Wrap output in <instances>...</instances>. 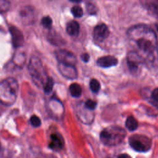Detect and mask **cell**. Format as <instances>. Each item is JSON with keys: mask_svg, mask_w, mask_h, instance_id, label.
<instances>
[{"mask_svg": "<svg viewBox=\"0 0 158 158\" xmlns=\"http://www.w3.org/2000/svg\"><path fill=\"white\" fill-rule=\"evenodd\" d=\"M130 45L149 67L158 65V40L155 31L143 24L131 27L127 32Z\"/></svg>", "mask_w": 158, "mask_h": 158, "instance_id": "obj_1", "label": "cell"}, {"mask_svg": "<svg viewBox=\"0 0 158 158\" xmlns=\"http://www.w3.org/2000/svg\"><path fill=\"white\" fill-rule=\"evenodd\" d=\"M19 93V83L12 77L0 81V103L6 106H10L16 101Z\"/></svg>", "mask_w": 158, "mask_h": 158, "instance_id": "obj_2", "label": "cell"}, {"mask_svg": "<svg viewBox=\"0 0 158 158\" xmlns=\"http://www.w3.org/2000/svg\"><path fill=\"white\" fill-rule=\"evenodd\" d=\"M125 136L126 132L123 128L112 125L104 128L101 132L100 139L106 146H115L121 143Z\"/></svg>", "mask_w": 158, "mask_h": 158, "instance_id": "obj_3", "label": "cell"}, {"mask_svg": "<svg viewBox=\"0 0 158 158\" xmlns=\"http://www.w3.org/2000/svg\"><path fill=\"white\" fill-rule=\"evenodd\" d=\"M28 69L35 84L43 88L49 77H47L41 60L36 56H32L29 61Z\"/></svg>", "mask_w": 158, "mask_h": 158, "instance_id": "obj_4", "label": "cell"}, {"mask_svg": "<svg viewBox=\"0 0 158 158\" xmlns=\"http://www.w3.org/2000/svg\"><path fill=\"white\" fill-rule=\"evenodd\" d=\"M129 144L132 149L138 152H146L150 149L151 142L146 136L135 135L129 138Z\"/></svg>", "mask_w": 158, "mask_h": 158, "instance_id": "obj_5", "label": "cell"}, {"mask_svg": "<svg viewBox=\"0 0 158 158\" xmlns=\"http://www.w3.org/2000/svg\"><path fill=\"white\" fill-rule=\"evenodd\" d=\"M127 62L130 73L133 75H138L141 72L142 64H144L140 56L134 51L127 54Z\"/></svg>", "mask_w": 158, "mask_h": 158, "instance_id": "obj_6", "label": "cell"}, {"mask_svg": "<svg viewBox=\"0 0 158 158\" xmlns=\"http://www.w3.org/2000/svg\"><path fill=\"white\" fill-rule=\"evenodd\" d=\"M19 16L24 25H31L35 20V9L31 6H23L19 10Z\"/></svg>", "mask_w": 158, "mask_h": 158, "instance_id": "obj_7", "label": "cell"}, {"mask_svg": "<svg viewBox=\"0 0 158 158\" xmlns=\"http://www.w3.org/2000/svg\"><path fill=\"white\" fill-rule=\"evenodd\" d=\"M55 56L59 63L75 65L77 62L75 54L67 49H58L56 51Z\"/></svg>", "mask_w": 158, "mask_h": 158, "instance_id": "obj_8", "label": "cell"}, {"mask_svg": "<svg viewBox=\"0 0 158 158\" xmlns=\"http://www.w3.org/2000/svg\"><path fill=\"white\" fill-rule=\"evenodd\" d=\"M58 69L61 75L69 80H74L77 78V70L75 65L58 63Z\"/></svg>", "mask_w": 158, "mask_h": 158, "instance_id": "obj_9", "label": "cell"}, {"mask_svg": "<svg viewBox=\"0 0 158 158\" xmlns=\"http://www.w3.org/2000/svg\"><path fill=\"white\" fill-rule=\"evenodd\" d=\"M9 32L11 35L12 43L14 48H19L24 43V36L21 30L16 27L11 26L9 28Z\"/></svg>", "mask_w": 158, "mask_h": 158, "instance_id": "obj_10", "label": "cell"}, {"mask_svg": "<svg viewBox=\"0 0 158 158\" xmlns=\"http://www.w3.org/2000/svg\"><path fill=\"white\" fill-rule=\"evenodd\" d=\"M110 31L107 26L104 23L98 25L93 30V36L95 40L101 42L109 35Z\"/></svg>", "mask_w": 158, "mask_h": 158, "instance_id": "obj_11", "label": "cell"}, {"mask_svg": "<svg viewBox=\"0 0 158 158\" xmlns=\"http://www.w3.org/2000/svg\"><path fill=\"white\" fill-rule=\"evenodd\" d=\"M64 145V141L62 137L58 133H52L50 136L49 148L56 151L61 150Z\"/></svg>", "mask_w": 158, "mask_h": 158, "instance_id": "obj_12", "label": "cell"}, {"mask_svg": "<svg viewBox=\"0 0 158 158\" xmlns=\"http://www.w3.org/2000/svg\"><path fill=\"white\" fill-rule=\"evenodd\" d=\"M97 65L102 68H109L115 66L118 63L116 57L112 56H106L99 58L96 62Z\"/></svg>", "mask_w": 158, "mask_h": 158, "instance_id": "obj_13", "label": "cell"}, {"mask_svg": "<svg viewBox=\"0 0 158 158\" xmlns=\"http://www.w3.org/2000/svg\"><path fill=\"white\" fill-rule=\"evenodd\" d=\"M141 3L151 15H154L158 19V0L144 1Z\"/></svg>", "mask_w": 158, "mask_h": 158, "instance_id": "obj_14", "label": "cell"}, {"mask_svg": "<svg viewBox=\"0 0 158 158\" xmlns=\"http://www.w3.org/2000/svg\"><path fill=\"white\" fill-rule=\"evenodd\" d=\"M66 31L70 36H77L80 32L79 23L75 20L70 21L67 24Z\"/></svg>", "mask_w": 158, "mask_h": 158, "instance_id": "obj_15", "label": "cell"}, {"mask_svg": "<svg viewBox=\"0 0 158 158\" xmlns=\"http://www.w3.org/2000/svg\"><path fill=\"white\" fill-rule=\"evenodd\" d=\"M69 91L72 97L77 98L81 96L82 89L80 85L78 83H72L69 86Z\"/></svg>", "mask_w": 158, "mask_h": 158, "instance_id": "obj_16", "label": "cell"}, {"mask_svg": "<svg viewBox=\"0 0 158 158\" xmlns=\"http://www.w3.org/2000/svg\"><path fill=\"white\" fill-rule=\"evenodd\" d=\"M125 126L128 130L134 131L138 128V123L136 119L133 115H130L126 120Z\"/></svg>", "mask_w": 158, "mask_h": 158, "instance_id": "obj_17", "label": "cell"}, {"mask_svg": "<svg viewBox=\"0 0 158 158\" xmlns=\"http://www.w3.org/2000/svg\"><path fill=\"white\" fill-rule=\"evenodd\" d=\"M53 86H54V81H53L52 78L51 77H48V80H46V83H44V86H43L44 92L46 94H49L52 91Z\"/></svg>", "mask_w": 158, "mask_h": 158, "instance_id": "obj_18", "label": "cell"}, {"mask_svg": "<svg viewBox=\"0 0 158 158\" xmlns=\"http://www.w3.org/2000/svg\"><path fill=\"white\" fill-rule=\"evenodd\" d=\"M89 87L92 92L94 93H98L100 90V88H101L100 83L96 79L93 78L89 81Z\"/></svg>", "mask_w": 158, "mask_h": 158, "instance_id": "obj_19", "label": "cell"}, {"mask_svg": "<svg viewBox=\"0 0 158 158\" xmlns=\"http://www.w3.org/2000/svg\"><path fill=\"white\" fill-rule=\"evenodd\" d=\"M71 12L72 13L73 15L75 17H77V18L81 17L83 15V12L82 8L80 6H78V5L74 6H73L72 7Z\"/></svg>", "mask_w": 158, "mask_h": 158, "instance_id": "obj_20", "label": "cell"}, {"mask_svg": "<svg viewBox=\"0 0 158 158\" xmlns=\"http://www.w3.org/2000/svg\"><path fill=\"white\" fill-rule=\"evenodd\" d=\"M10 2L7 0H0V14L4 13L8 10Z\"/></svg>", "mask_w": 158, "mask_h": 158, "instance_id": "obj_21", "label": "cell"}, {"mask_svg": "<svg viewBox=\"0 0 158 158\" xmlns=\"http://www.w3.org/2000/svg\"><path fill=\"white\" fill-rule=\"evenodd\" d=\"M30 122L33 127H36V128L39 127L41 123L40 118L36 115H33L30 117Z\"/></svg>", "mask_w": 158, "mask_h": 158, "instance_id": "obj_22", "label": "cell"}, {"mask_svg": "<svg viewBox=\"0 0 158 158\" xmlns=\"http://www.w3.org/2000/svg\"><path fill=\"white\" fill-rule=\"evenodd\" d=\"M52 19L49 16L44 17L41 19V24L44 28H50L52 26Z\"/></svg>", "mask_w": 158, "mask_h": 158, "instance_id": "obj_23", "label": "cell"}, {"mask_svg": "<svg viewBox=\"0 0 158 158\" xmlns=\"http://www.w3.org/2000/svg\"><path fill=\"white\" fill-rule=\"evenodd\" d=\"M14 59H15V63L17 64V65L20 66V65H22L23 64L25 60V56L24 54L22 53H19L17 54V55L15 56Z\"/></svg>", "mask_w": 158, "mask_h": 158, "instance_id": "obj_24", "label": "cell"}, {"mask_svg": "<svg viewBox=\"0 0 158 158\" xmlns=\"http://www.w3.org/2000/svg\"><path fill=\"white\" fill-rule=\"evenodd\" d=\"M97 106V103L96 101H93V100H91V99H88L86 102H85V107L88 109V110H94L96 107Z\"/></svg>", "mask_w": 158, "mask_h": 158, "instance_id": "obj_25", "label": "cell"}, {"mask_svg": "<svg viewBox=\"0 0 158 158\" xmlns=\"http://www.w3.org/2000/svg\"><path fill=\"white\" fill-rule=\"evenodd\" d=\"M87 11L90 14H94L96 13V7L92 3H88L86 6Z\"/></svg>", "mask_w": 158, "mask_h": 158, "instance_id": "obj_26", "label": "cell"}, {"mask_svg": "<svg viewBox=\"0 0 158 158\" xmlns=\"http://www.w3.org/2000/svg\"><path fill=\"white\" fill-rule=\"evenodd\" d=\"M151 98L152 99L155 101L156 102H158V88H155L152 91L151 94Z\"/></svg>", "mask_w": 158, "mask_h": 158, "instance_id": "obj_27", "label": "cell"}, {"mask_svg": "<svg viewBox=\"0 0 158 158\" xmlns=\"http://www.w3.org/2000/svg\"><path fill=\"white\" fill-rule=\"evenodd\" d=\"M81 59H82V60L85 62H87L89 61V55L87 53H84L83 54L81 55Z\"/></svg>", "mask_w": 158, "mask_h": 158, "instance_id": "obj_28", "label": "cell"}, {"mask_svg": "<svg viewBox=\"0 0 158 158\" xmlns=\"http://www.w3.org/2000/svg\"><path fill=\"white\" fill-rule=\"evenodd\" d=\"M117 158H131L128 154H122L120 155H119Z\"/></svg>", "mask_w": 158, "mask_h": 158, "instance_id": "obj_29", "label": "cell"}, {"mask_svg": "<svg viewBox=\"0 0 158 158\" xmlns=\"http://www.w3.org/2000/svg\"><path fill=\"white\" fill-rule=\"evenodd\" d=\"M156 28H157V31H158V24H156Z\"/></svg>", "mask_w": 158, "mask_h": 158, "instance_id": "obj_30", "label": "cell"}, {"mask_svg": "<svg viewBox=\"0 0 158 158\" xmlns=\"http://www.w3.org/2000/svg\"><path fill=\"white\" fill-rule=\"evenodd\" d=\"M0 150H1V143H0Z\"/></svg>", "mask_w": 158, "mask_h": 158, "instance_id": "obj_31", "label": "cell"}]
</instances>
